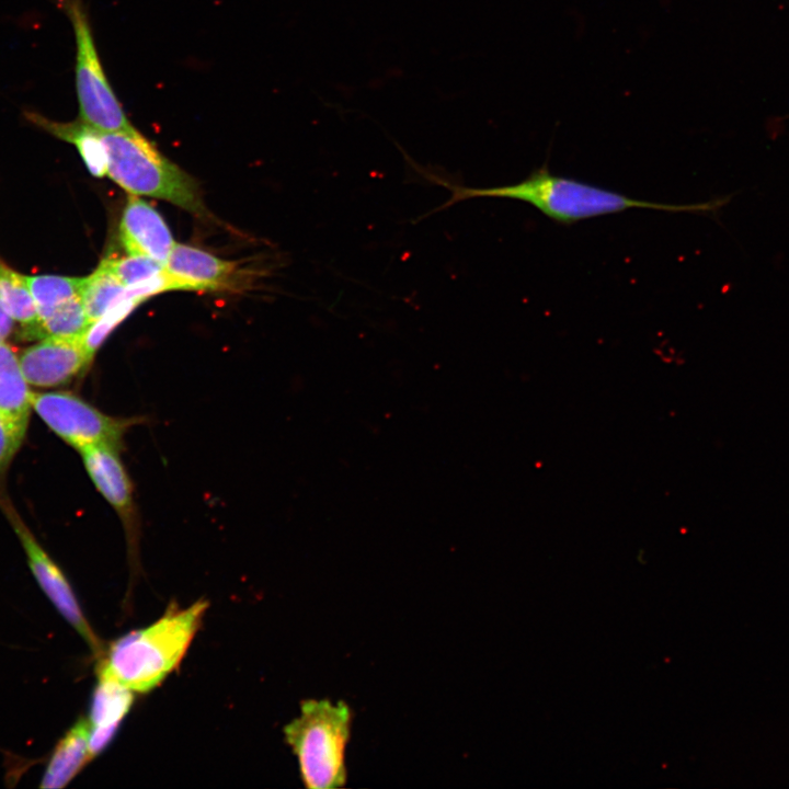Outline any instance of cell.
I'll return each instance as SVG.
<instances>
[{
    "instance_id": "obj_1",
    "label": "cell",
    "mask_w": 789,
    "mask_h": 789,
    "mask_svg": "<svg viewBox=\"0 0 789 789\" xmlns=\"http://www.w3.org/2000/svg\"><path fill=\"white\" fill-rule=\"evenodd\" d=\"M414 169L431 183L441 185L450 192V197L434 210L421 216L419 220L433 213L444 210L457 203L477 197L511 198L525 202L551 220L572 225L576 221L625 211L630 208H650L668 213H712L721 208L729 197L709 202L674 205L636 199L616 191L603 188L572 178L553 174L548 165L531 171L518 183L494 187H468L451 183L435 173L411 162Z\"/></svg>"
},
{
    "instance_id": "obj_2",
    "label": "cell",
    "mask_w": 789,
    "mask_h": 789,
    "mask_svg": "<svg viewBox=\"0 0 789 789\" xmlns=\"http://www.w3.org/2000/svg\"><path fill=\"white\" fill-rule=\"evenodd\" d=\"M207 607L204 599L183 609L170 606L155 624L121 637L99 659L98 676L134 693L153 689L180 664Z\"/></svg>"
},
{
    "instance_id": "obj_3",
    "label": "cell",
    "mask_w": 789,
    "mask_h": 789,
    "mask_svg": "<svg viewBox=\"0 0 789 789\" xmlns=\"http://www.w3.org/2000/svg\"><path fill=\"white\" fill-rule=\"evenodd\" d=\"M352 710L344 701L308 699L300 714L284 728V736L309 789H336L347 780L345 748L351 736Z\"/></svg>"
},
{
    "instance_id": "obj_4",
    "label": "cell",
    "mask_w": 789,
    "mask_h": 789,
    "mask_svg": "<svg viewBox=\"0 0 789 789\" xmlns=\"http://www.w3.org/2000/svg\"><path fill=\"white\" fill-rule=\"evenodd\" d=\"M107 176L132 195L168 201L194 214H204L194 179L171 162L136 128L102 133Z\"/></svg>"
},
{
    "instance_id": "obj_5",
    "label": "cell",
    "mask_w": 789,
    "mask_h": 789,
    "mask_svg": "<svg viewBox=\"0 0 789 789\" xmlns=\"http://www.w3.org/2000/svg\"><path fill=\"white\" fill-rule=\"evenodd\" d=\"M76 39V91L80 121L102 132H132L102 67L82 0H64Z\"/></svg>"
},
{
    "instance_id": "obj_6",
    "label": "cell",
    "mask_w": 789,
    "mask_h": 789,
    "mask_svg": "<svg viewBox=\"0 0 789 789\" xmlns=\"http://www.w3.org/2000/svg\"><path fill=\"white\" fill-rule=\"evenodd\" d=\"M32 408L54 433L77 449L91 445L119 448L134 423L132 419L107 415L65 391L33 393Z\"/></svg>"
},
{
    "instance_id": "obj_7",
    "label": "cell",
    "mask_w": 789,
    "mask_h": 789,
    "mask_svg": "<svg viewBox=\"0 0 789 789\" xmlns=\"http://www.w3.org/2000/svg\"><path fill=\"white\" fill-rule=\"evenodd\" d=\"M0 507L20 539L30 569L38 585L60 615L75 628L96 658L100 659L104 652L102 643L85 619L67 578L38 544L5 495L0 499Z\"/></svg>"
},
{
    "instance_id": "obj_8",
    "label": "cell",
    "mask_w": 789,
    "mask_h": 789,
    "mask_svg": "<svg viewBox=\"0 0 789 789\" xmlns=\"http://www.w3.org/2000/svg\"><path fill=\"white\" fill-rule=\"evenodd\" d=\"M19 359L28 385L43 388L70 382L92 361L81 340L64 338L42 339L26 347Z\"/></svg>"
},
{
    "instance_id": "obj_9",
    "label": "cell",
    "mask_w": 789,
    "mask_h": 789,
    "mask_svg": "<svg viewBox=\"0 0 789 789\" xmlns=\"http://www.w3.org/2000/svg\"><path fill=\"white\" fill-rule=\"evenodd\" d=\"M164 274L171 290H221L238 284L240 271L233 262L195 247L174 243L164 264Z\"/></svg>"
},
{
    "instance_id": "obj_10",
    "label": "cell",
    "mask_w": 789,
    "mask_h": 789,
    "mask_svg": "<svg viewBox=\"0 0 789 789\" xmlns=\"http://www.w3.org/2000/svg\"><path fill=\"white\" fill-rule=\"evenodd\" d=\"M98 491L121 517L129 542L136 538L137 515L129 477L118 456V448L91 445L78 449Z\"/></svg>"
},
{
    "instance_id": "obj_11",
    "label": "cell",
    "mask_w": 789,
    "mask_h": 789,
    "mask_svg": "<svg viewBox=\"0 0 789 789\" xmlns=\"http://www.w3.org/2000/svg\"><path fill=\"white\" fill-rule=\"evenodd\" d=\"M119 230L128 254L145 255L164 266L175 242L163 218L151 205L130 195Z\"/></svg>"
},
{
    "instance_id": "obj_12",
    "label": "cell",
    "mask_w": 789,
    "mask_h": 789,
    "mask_svg": "<svg viewBox=\"0 0 789 789\" xmlns=\"http://www.w3.org/2000/svg\"><path fill=\"white\" fill-rule=\"evenodd\" d=\"M32 396L19 356L0 342V415L23 436L33 409Z\"/></svg>"
},
{
    "instance_id": "obj_13",
    "label": "cell",
    "mask_w": 789,
    "mask_h": 789,
    "mask_svg": "<svg viewBox=\"0 0 789 789\" xmlns=\"http://www.w3.org/2000/svg\"><path fill=\"white\" fill-rule=\"evenodd\" d=\"M89 720L79 719L56 745L42 778L41 788L65 787L91 761Z\"/></svg>"
},
{
    "instance_id": "obj_14",
    "label": "cell",
    "mask_w": 789,
    "mask_h": 789,
    "mask_svg": "<svg viewBox=\"0 0 789 789\" xmlns=\"http://www.w3.org/2000/svg\"><path fill=\"white\" fill-rule=\"evenodd\" d=\"M28 121L53 136L72 144L93 176L107 174V157L101 132L78 121L59 123L35 112H27Z\"/></svg>"
},
{
    "instance_id": "obj_15",
    "label": "cell",
    "mask_w": 789,
    "mask_h": 789,
    "mask_svg": "<svg viewBox=\"0 0 789 789\" xmlns=\"http://www.w3.org/2000/svg\"><path fill=\"white\" fill-rule=\"evenodd\" d=\"M91 324L81 297L77 296L57 307L49 316L22 328L23 339L64 338L81 340Z\"/></svg>"
},
{
    "instance_id": "obj_16",
    "label": "cell",
    "mask_w": 789,
    "mask_h": 789,
    "mask_svg": "<svg viewBox=\"0 0 789 789\" xmlns=\"http://www.w3.org/2000/svg\"><path fill=\"white\" fill-rule=\"evenodd\" d=\"M98 678L88 719L90 727L118 729L133 705L134 691L110 677Z\"/></svg>"
},
{
    "instance_id": "obj_17",
    "label": "cell",
    "mask_w": 789,
    "mask_h": 789,
    "mask_svg": "<svg viewBox=\"0 0 789 789\" xmlns=\"http://www.w3.org/2000/svg\"><path fill=\"white\" fill-rule=\"evenodd\" d=\"M127 296V288L103 261L83 278L80 297L91 323Z\"/></svg>"
},
{
    "instance_id": "obj_18",
    "label": "cell",
    "mask_w": 789,
    "mask_h": 789,
    "mask_svg": "<svg viewBox=\"0 0 789 789\" xmlns=\"http://www.w3.org/2000/svg\"><path fill=\"white\" fill-rule=\"evenodd\" d=\"M83 278L60 275H26L37 311V320L46 318L69 299L80 296Z\"/></svg>"
},
{
    "instance_id": "obj_19",
    "label": "cell",
    "mask_w": 789,
    "mask_h": 789,
    "mask_svg": "<svg viewBox=\"0 0 789 789\" xmlns=\"http://www.w3.org/2000/svg\"><path fill=\"white\" fill-rule=\"evenodd\" d=\"M0 304L22 328L37 320L36 307L27 285L26 275L21 274L0 259Z\"/></svg>"
},
{
    "instance_id": "obj_20",
    "label": "cell",
    "mask_w": 789,
    "mask_h": 789,
    "mask_svg": "<svg viewBox=\"0 0 789 789\" xmlns=\"http://www.w3.org/2000/svg\"><path fill=\"white\" fill-rule=\"evenodd\" d=\"M128 295V294H127ZM142 301L127 296L92 322L81 338V343L91 359L111 332Z\"/></svg>"
},
{
    "instance_id": "obj_21",
    "label": "cell",
    "mask_w": 789,
    "mask_h": 789,
    "mask_svg": "<svg viewBox=\"0 0 789 789\" xmlns=\"http://www.w3.org/2000/svg\"><path fill=\"white\" fill-rule=\"evenodd\" d=\"M117 279L126 287H135L149 283L163 273L164 266L159 262L137 254L103 261Z\"/></svg>"
},
{
    "instance_id": "obj_22",
    "label": "cell",
    "mask_w": 789,
    "mask_h": 789,
    "mask_svg": "<svg viewBox=\"0 0 789 789\" xmlns=\"http://www.w3.org/2000/svg\"><path fill=\"white\" fill-rule=\"evenodd\" d=\"M24 437L0 415V498L9 466L22 445Z\"/></svg>"
},
{
    "instance_id": "obj_23",
    "label": "cell",
    "mask_w": 789,
    "mask_h": 789,
    "mask_svg": "<svg viewBox=\"0 0 789 789\" xmlns=\"http://www.w3.org/2000/svg\"><path fill=\"white\" fill-rule=\"evenodd\" d=\"M14 319L8 313V311L0 304V342L10 335L13 329Z\"/></svg>"
}]
</instances>
